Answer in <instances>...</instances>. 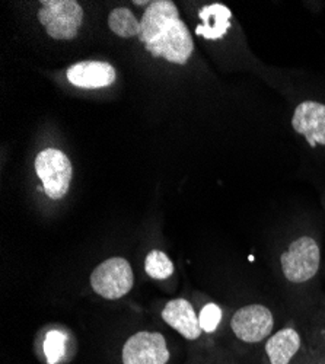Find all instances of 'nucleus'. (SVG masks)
Returning <instances> with one entry per match:
<instances>
[{"instance_id": "obj_1", "label": "nucleus", "mask_w": 325, "mask_h": 364, "mask_svg": "<svg viewBox=\"0 0 325 364\" xmlns=\"http://www.w3.org/2000/svg\"><path fill=\"white\" fill-rule=\"evenodd\" d=\"M321 265V250L311 236L294 239L280 255V267L284 279L292 284H304L312 280Z\"/></svg>"}, {"instance_id": "obj_2", "label": "nucleus", "mask_w": 325, "mask_h": 364, "mask_svg": "<svg viewBox=\"0 0 325 364\" xmlns=\"http://www.w3.org/2000/svg\"><path fill=\"white\" fill-rule=\"evenodd\" d=\"M38 21L51 38L69 41L79 34L83 9L75 0H46L41 2Z\"/></svg>"}, {"instance_id": "obj_3", "label": "nucleus", "mask_w": 325, "mask_h": 364, "mask_svg": "<svg viewBox=\"0 0 325 364\" xmlns=\"http://www.w3.org/2000/svg\"><path fill=\"white\" fill-rule=\"evenodd\" d=\"M92 290L105 300L122 299L134 286V272L130 262L122 257H112L98 264L91 272Z\"/></svg>"}, {"instance_id": "obj_4", "label": "nucleus", "mask_w": 325, "mask_h": 364, "mask_svg": "<svg viewBox=\"0 0 325 364\" xmlns=\"http://www.w3.org/2000/svg\"><path fill=\"white\" fill-rule=\"evenodd\" d=\"M230 331L243 344L257 346L265 343L275 332L273 312L260 303L245 305L232 315Z\"/></svg>"}, {"instance_id": "obj_5", "label": "nucleus", "mask_w": 325, "mask_h": 364, "mask_svg": "<svg viewBox=\"0 0 325 364\" xmlns=\"http://www.w3.org/2000/svg\"><path fill=\"white\" fill-rule=\"evenodd\" d=\"M144 47L152 57H162L175 65H186L193 54L194 43L187 25L176 18L164 25Z\"/></svg>"}, {"instance_id": "obj_6", "label": "nucleus", "mask_w": 325, "mask_h": 364, "mask_svg": "<svg viewBox=\"0 0 325 364\" xmlns=\"http://www.w3.org/2000/svg\"><path fill=\"white\" fill-rule=\"evenodd\" d=\"M36 172L44 193L51 200L63 198L70 187L73 168L69 158L58 149H46L36 159Z\"/></svg>"}, {"instance_id": "obj_7", "label": "nucleus", "mask_w": 325, "mask_h": 364, "mask_svg": "<svg viewBox=\"0 0 325 364\" xmlns=\"http://www.w3.org/2000/svg\"><path fill=\"white\" fill-rule=\"evenodd\" d=\"M265 364H311L307 340L293 326L275 331L264 343Z\"/></svg>"}, {"instance_id": "obj_8", "label": "nucleus", "mask_w": 325, "mask_h": 364, "mask_svg": "<svg viewBox=\"0 0 325 364\" xmlns=\"http://www.w3.org/2000/svg\"><path fill=\"white\" fill-rule=\"evenodd\" d=\"M171 353L161 332L139 331L122 347V364H168Z\"/></svg>"}, {"instance_id": "obj_9", "label": "nucleus", "mask_w": 325, "mask_h": 364, "mask_svg": "<svg viewBox=\"0 0 325 364\" xmlns=\"http://www.w3.org/2000/svg\"><path fill=\"white\" fill-rule=\"evenodd\" d=\"M292 127L311 147L325 146V105L315 101L301 102L292 117Z\"/></svg>"}, {"instance_id": "obj_10", "label": "nucleus", "mask_w": 325, "mask_h": 364, "mask_svg": "<svg viewBox=\"0 0 325 364\" xmlns=\"http://www.w3.org/2000/svg\"><path fill=\"white\" fill-rule=\"evenodd\" d=\"M164 322L176 331L188 341H196L201 337L203 329L200 326L198 315L194 306L187 299L169 300L161 314Z\"/></svg>"}, {"instance_id": "obj_11", "label": "nucleus", "mask_w": 325, "mask_h": 364, "mask_svg": "<svg viewBox=\"0 0 325 364\" xmlns=\"http://www.w3.org/2000/svg\"><path fill=\"white\" fill-rule=\"evenodd\" d=\"M115 69L107 62H79L68 69V80L80 89H101L115 82Z\"/></svg>"}, {"instance_id": "obj_12", "label": "nucleus", "mask_w": 325, "mask_h": 364, "mask_svg": "<svg viewBox=\"0 0 325 364\" xmlns=\"http://www.w3.org/2000/svg\"><path fill=\"white\" fill-rule=\"evenodd\" d=\"M176 18H180V14L171 0H155V2H151L140 19L139 40L143 44H147L161 31L164 25Z\"/></svg>"}, {"instance_id": "obj_13", "label": "nucleus", "mask_w": 325, "mask_h": 364, "mask_svg": "<svg viewBox=\"0 0 325 364\" xmlns=\"http://www.w3.org/2000/svg\"><path fill=\"white\" fill-rule=\"evenodd\" d=\"M198 18L203 21V23L196 28V34L204 37L206 40L216 41L223 38L230 28L232 12L222 4H213L201 8Z\"/></svg>"}, {"instance_id": "obj_14", "label": "nucleus", "mask_w": 325, "mask_h": 364, "mask_svg": "<svg viewBox=\"0 0 325 364\" xmlns=\"http://www.w3.org/2000/svg\"><path fill=\"white\" fill-rule=\"evenodd\" d=\"M108 26L115 36L122 38L140 36V21L127 8H115L111 11L108 16Z\"/></svg>"}, {"instance_id": "obj_15", "label": "nucleus", "mask_w": 325, "mask_h": 364, "mask_svg": "<svg viewBox=\"0 0 325 364\" xmlns=\"http://www.w3.org/2000/svg\"><path fill=\"white\" fill-rule=\"evenodd\" d=\"M311 364H325V308L316 315L307 338Z\"/></svg>"}, {"instance_id": "obj_16", "label": "nucleus", "mask_w": 325, "mask_h": 364, "mask_svg": "<svg viewBox=\"0 0 325 364\" xmlns=\"http://www.w3.org/2000/svg\"><path fill=\"white\" fill-rule=\"evenodd\" d=\"M174 262L172 259L159 250H154L146 255L144 271L146 274L154 280H166L174 274Z\"/></svg>"}, {"instance_id": "obj_17", "label": "nucleus", "mask_w": 325, "mask_h": 364, "mask_svg": "<svg viewBox=\"0 0 325 364\" xmlns=\"http://www.w3.org/2000/svg\"><path fill=\"white\" fill-rule=\"evenodd\" d=\"M66 343L68 337L62 331L51 329L46 333L43 350L48 364H57L66 355Z\"/></svg>"}, {"instance_id": "obj_18", "label": "nucleus", "mask_w": 325, "mask_h": 364, "mask_svg": "<svg viewBox=\"0 0 325 364\" xmlns=\"http://www.w3.org/2000/svg\"><path fill=\"white\" fill-rule=\"evenodd\" d=\"M198 321L203 332L213 333L222 322V308L216 303H208L204 305L198 314Z\"/></svg>"}]
</instances>
